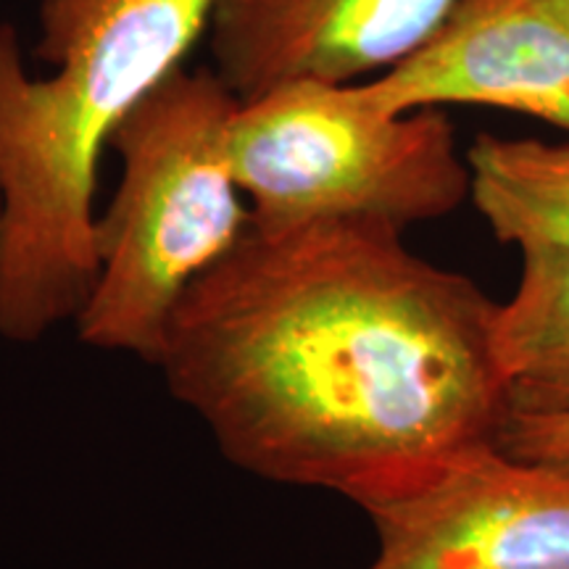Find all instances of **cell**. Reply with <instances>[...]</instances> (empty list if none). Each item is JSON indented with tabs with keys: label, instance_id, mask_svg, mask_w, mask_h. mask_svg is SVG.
Listing matches in <instances>:
<instances>
[{
	"label": "cell",
	"instance_id": "6da1fadb",
	"mask_svg": "<svg viewBox=\"0 0 569 569\" xmlns=\"http://www.w3.org/2000/svg\"><path fill=\"white\" fill-rule=\"evenodd\" d=\"M401 234L251 227L184 293L156 367L232 465L367 509L496 443L498 303Z\"/></svg>",
	"mask_w": 569,
	"mask_h": 569
},
{
	"label": "cell",
	"instance_id": "7a4b0ae2",
	"mask_svg": "<svg viewBox=\"0 0 569 569\" xmlns=\"http://www.w3.org/2000/svg\"><path fill=\"white\" fill-rule=\"evenodd\" d=\"M217 0H42L30 77L0 24V338L34 343L80 317L98 274V169L130 111L182 67Z\"/></svg>",
	"mask_w": 569,
	"mask_h": 569
},
{
	"label": "cell",
	"instance_id": "3957f363",
	"mask_svg": "<svg viewBox=\"0 0 569 569\" xmlns=\"http://www.w3.org/2000/svg\"><path fill=\"white\" fill-rule=\"evenodd\" d=\"M240 98L213 69L167 74L113 132L122 182L96 217L80 340L156 365L177 306L251 230L230 159Z\"/></svg>",
	"mask_w": 569,
	"mask_h": 569
},
{
	"label": "cell",
	"instance_id": "277c9868",
	"mask_svg": "<svg viewBox=\"0 0 569 569\" xmlns=\"http://www.w3.org/2000/svg\"><path fill=\"white\" fill-rule=\"evenodd\" d=\"M230 159L259 230L340 219L407 230L469 196L443 111L386 113L353 82H293L240 103Z\"/></svg>",
	"mask_w": 569,
	"mask_h": 569
},
{
	"label": "cell",
	"instance_id": "5b68a950",
	"mask_svg": "<svg viewBox=\"0 0 569 569\" xmlns=\"http://www.w3.org/2000/svg\"><path fill=\"white\" fill-rule=\"evenodd\" d=\"M367 569H569V467L459 453L417 486L369 503Z\"/></svg>",
	"mask_w": 569,
	"mask_h": 569
},
{
	"label": "cell",
	"instance_id": "8992f818",
	"mask_svg": "<svg viewBox=\"0 0 569 569\" xmlns=\"http://www.w3.org/2000/svg\"><path fill=\"white\" fill-rule=\"evenodd\" d=\"M461 0H217L213 71L240 103L293 82L348 84L396 69Z\"/></svg>",
	"mask_w": 569,
	"mask_h": 569
},
{
	"label": "cell",
	"instance_id": "52a82bcc",
	"mask_svg": "<svg viewBox=\"0 0 569 569\" xmlns=\"http://www.w3.org/2000/svg\"><path fill=\"white\" fill-rule=\"evenodd\" d=\"M359 88L386 113L490 106L569 132V32L540 0H461L422 51Z\"/></svg>",
	"mask_w": 569,
	"mask_h": 569
},
{
	"label": "cell",
	"instance_id": "ba28073f",
	"mask_svg": "<svg viewBox=\"0 0 569 569\" xmlns=\"http://www.w3.org/2000/svg\"><path fill=\"white\" fill-rule=\"evenodd\" d=\"M467 167L469 196L501 243L569 246V142L478 134Z\"/></svg>",
	"mask_w": 569,
	"mask_h": 569
},
{
	"label": "cell",
	"instance_id": "9c48e42d",
	"mask_svg": "<svg viewBox=\"0 0 569 569\" xmlns=\"http://www.w3.org/2000/svg\"><path fill=\"white\" fill-rule=\"evenodd\" d=\"M493 351L507 401L569 398V246L522 248L515 296L496 309Z\"/></svg>",
	"mask_w": 569,
	"mask_h": 569
},
{
	"label": "cell",
	"instance_id": "30bf717a",
	"mask_svg": "<svg viewBox=\"0 0 569 569\" xmlns=\"http://www.w3.org/2000/svg\"><path fill=\"white\" fill-rule=\"evenodd\" d=\"M496 446L511 459L569 467V398L507 401Z\"/></svg>",
	"mask_w": 569,
	"mask_h": 569
},
{
	"label": "cell",
	"instance_id": "8fae6325",
	"mask_svg": "<svg viewBox=\"0 0 569 569\" xmlns=\"http://www.w3.org/2000/svg\"><path fill=\"white\" fill-rule=\"evenodd\" d=\"M540 3H543L546 9L557 17L559 24L569 32V0H540Z\"/></svg>",
	"mask_w": 569,
	"mask_h": 569
},
{
	"label": "cell",
	"instance_id": "7c38bea8",
	"mask_svg": "<svg viewBox=\"0 0 569 569\" xmlns=\"http://www.w3.org/2000/svg\"><path fill=\"white\" fill-rule=\"evenodd\" d=\"M0 234H3V201H0Z\"/></svg>",
	"mask_w": 569,
	"mask_h": 569
}]
</instances>
